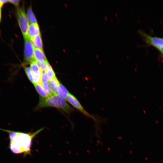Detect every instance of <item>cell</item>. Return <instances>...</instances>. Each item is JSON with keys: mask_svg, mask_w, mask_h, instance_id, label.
<instances>
[{"mask_svg": "<svg viewBox=\"0 0 163 163\" xmlns=\"http://www.w3.org/2000/svg\"><path fill=\"white\" fill-rule=\"evenodd\" d=\"M43 129L42 128L34 132H18L14 139L10 142V148L11 152L16 154L23 153L25 156L31 155L33 140Z\"/></svg>", "mask_w": 163, "mask_h": 163, "instance_id": "1", "label": "cell"}, {"mask_svg": "<svg viewBox=\"0 0 163 163\" xmlns=\"http://www.w3.org/2000/svg\"><path fill=\"white\" fill-rule=\"evenodd\" d=\"M54 107L61 110L67 114L71 113L73 108L58 94H53L45 98L40 97L39 101L35 109L38 110L46 107Z\"/></svg>", "mask_w": 163, "mask_h": 163, "instance_id": "2", "label": "cell"}, {"mask_svg": "<svg viewBox=\"0 0 163 163\" xmlns=\"http://www.w3.org/2000/svg\"><path fill=\"white\" fill-rule=\"evenodd\" d=\"M139 33L145 43L155 48L163 56V37L151 35L142 30Z\"/></svg>", "mask_w": 163, "mask_h": 163, "instance_id": "3", "label": "cell"}, {"mask_svg": "<svg viewBox=\"0 0 163 163\" xmlns=\"http://www.w3.org/2000/svg\"><path fill=\"white\" fill-rule=\"evenodd\" d=\"M16 15L18 24L24 38L27 37L29 22L23 6L17 8Z\"/></svg>", "mask_w": 163, "mask_h": 163, "instance_id": "4", "label": "cell"}, {"mask_svg": "<svg viewBox=\"0 0 163 163\" xmlns=\"http://www.w3.org/2000/svg\"><path fill=\"white\" fill-rule=\"evenodd\" d=\"M24 64L27 65L35 62L34 56V47L28 37L24 38Z\"/></svg>", "mask_w": 163, "mask_h": 163, "instance_id": "5", "label": "cell"}, {"mask_svg": "<svg viewBox=\"0 0 163 163\" xmlns=\"http://www.w3.org/2000/svg\"><path fill=\"white\" fill-rule=\"evenodd\" d=\"M66 100L85 116L91 118L95 121H97V119L84 109L78 99L73 94L69 93Z\"/></svg>", "mask_w": 163, "mask_h": 163, "instance_id": "6", "label": "cell"}, {"mask_svg": "<svg viewBox=\"0 0 163 163\" xmlns=\"http://www.w3.org/2000/svg\"><path fill=\"white\" fill-rule=\"evenodd\" d=\"M30 69L33 76L34 84H41L42 71L36 61L30 64Z\"/></svg>", "mask_w": 163, "mask_h": 163, "instance_id": "7", "label": "cell"}, {"mask_svg": "<svg viewBox=\"0 0 163 163\" xmlns=\"http://www.w3.org/2000/svg\"><path fill=\"white\" fill-rule=\"evenodd\" d=\"M40 33V28L38 24H29L27 31V36L31 40Z\"/></svg>", "mask_w": 163, "mask_h": 163, "instance_id": "8", "label": "cell"}, {"mask_svg": "<svg viewBox=\"0 0 163 163\" xmlns=\"http://www.w3.org/2000/svg\"><path fill=\"white\" fill-rule=\"evenodd\" d=\"M34 56L36 62H43L47 61L43 50L34 48Z\"/></svg>", "mask_w": 163, "mask_h": 163, "instance_id": "9", "label": "cell"}, {"mask_svg": "<svg viewBox=\"0 0 163 163\" xmlns=\"http://www.w3.org/2000/svg\"><path fill=\"white\" fill-rule=\"evenodd\" d=\"M30 40L34 48L43 50V43L40 33Z\"/></svg>", "mask_w": 163, "mask_h": 163, "instance_id": "10", "label": "cell"}, {"mask_svg": "<svg viewBox=\"0 0 163 163\" xmlns=\"http://www.w3.org/2000/svg\"><path fill=\"white\" fill-rule=\"evenodd\" d=\"M59 83L56 77L49 81V85L53 94H57L58 88Z\"/></svg>", "mask_w": 163, "mask_h": 163, "instance_id": "11", "label": "cell"}, {"mask_svg": "<svg viewBox=\"0 0 163 163\" xmlns=\"http://www.w3.org/2000/svg\"><path fill=\"white\" fill-rule=\"evenodd\" d=\"M69 93L66 87L60 82L58 88L57 94L63 99L66 100Z\"/></svg>", "mask_w": 163, "mask_h": 163, "instance_id": "12", "label": "cell"}, {"mask_svg": "<svg viewBox=\"0 0 163 163\" xmlns=\"http://www.w3.org/2000/svg\"><path fill=\"white\" fill-rule=\"evenodd\" d=\"M26 15L29 22L32 24H37L36 18L30 6L27 9Z\"/></svg>", "mask_w": 163, "mask_h": 163, "instance_id": "13", "label": "cell"}, {"mask_svg": "<svg viewBox=\"0 0 163 163\" xmlns=\"http://www.w3.org/2000/svg\"><path fill=\"white\" fill-rule=\"evenodd\" d=\"M34 87L37 91L40 96V97L45 98L48 97L45 92L41 84H34Z\"/></svg>", "mask_w": 163, "mask_h": 163, "instance_id": "14", "label": "cell"}, {"mask_svg": "<svg viewBox=\"0 0 163 163\" xmlns=\"http://www.w3.org/2000/svg\"><path fill=\"white\" fill-rule=\"evenodd\" d=\"M46 72L48 76L49 81L56 77L55 72L52 67L49 63H48Z\"/></svg>", "mask_w": 163, "mask_h": 163, "instance_id": "15", "label": "cell"}, {"mask_svg": "<svg viewBox=\"0 0 163 163\" xmlns=\"http://www.w3.org/2000/svg\"><path fill=\"white\" fill-rule=\"evenodd\" d=\"M41 84L45 92L48 97L51 96L53 95L50 88L49 82H41Z\"/></svg>", "mask_w": 163, "mask_h": 163, "instance_id": "16", "label": "cell"}, {"mask_svg": "<svg viewBox=\"0 0 163 163\" xmlns=\"http://www.w3.org/2000/svg\"><path fill=\"white\" fill-rule=\"evenodd\" d=\"M25 73L30 81L33 84L34 83L33 76L30 68L24 66L23 67Z\"/></svg>", "mask_w": 163, "mask_h": 163, "instance_id": "17", "label": "cell"}, {"mask_svg": "<svg viewBox=\"0 0 163 163\" xmlns=\"http://www.w3.org/2000/svg\"><path fill=\"white\" fill-rule=\"evenodd\" d=\"M36 62L41 70L46 71L47 64L49 63L48 61L43 62Z\"/></svg>", "mask_w": 163, "mask_h": 163, "instance_id": "18", "label": "cell"}, {"mask_svg": "<svg viewBox=\"0 0 163 163\" xmlns=\"http://www.w3.org/2000/svg\"><path fill=\"white\" fill-rule=\"evenodd\" d=\"M41 82H49V79L47 74L46 72V71L44 70H41Z\"/></svg>", "mask_w": 163, "mask_h": 163, "instance_id": "19", "label": "cell"}, {"mask_svg": "<svg viewBox=\"0 0 163 163\" xmlns=\"http://www.w3.org/2000/svg\"><path fill=\"white\" fill-rule=\"evenodd\" d=\"M20 1L19 0H10L9 2L12 4L17 8L19 7Z\"/></svg>", "mask_w": 163, "mask_h": 163, "instance_id": "20", "label": "cell"}, {"mask_svg": "<svg viewBox=\"0 0 163 163\" xmlns=\"http://www.w3.org/2000/svg\"><path fill=\"white\" fill-rule=\"evenodd\" d=\"M9 2V0H0V4L2 6L5 4Z\"/></svg>", "mask_w": 163, "mask_h": 163, "instance_id": "21", "label": "cell"}, {"mask_svg": "<svg viewBox=\"0 0 163 163\" xmlns=\"http://www.w3.org/2000/svg\"><path fill=\"white\" fill-rule=\"evenodd\" d=\"M2 20V11H0V23H1Z\"/></svg>", "mask_w": 163, "mask_h": 163, "instance_id": "22", "label": "cell"}, {"mask_svg": "<svg viewBox=\"0 0 163 163\" xmlns=\"http://www.w3.org/2000/svg\"><path fill=\"white\" fill-rule=\"evenodd\" d=\"M2 6L0 4V11H1V9Z\"/></svg>", "mask_w": 163, "mask_h": 163, "instance_id": "23", "label": "cell"}]
</instances>
